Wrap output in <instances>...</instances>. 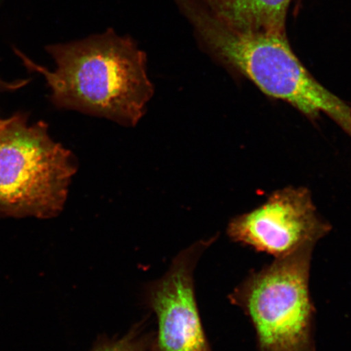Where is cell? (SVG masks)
I'll use <instances>...</instances> for the list:
<instances>
[{
  "mask_svg": "<svg viewBox=\"0 0 351 351\" xmlns=\"http://www.w3.org/2000/svg\"><path fill=\"white\" fill-rule=\"evenodd\" d=\"M46 51L56 64L52 71L14 48L25 67L45 80L54 107L126 127L143 119L155 88L147 56L133 39L110 29L81 40L52 44Z\"/></svg>",
  "mask_w": 351,
  "mask_h": 351,
  "instance_id": "1",
  "label": "cell"
},
{
  "mask_svg": "<svg viewBox=\"0 0 351 351\" xmlns=\"http://www.w3.org/2000/svg\"><path fill=\"white\" fill-rule=\"evenodd\" d=\"M197 38L219 64L282 100L311 120L326 115L351 138V106L320 84L298 58L287 36L241 33L223 24L196 0H177Z\"/></svg>",
  "mask_w": 351,
  "mask_h": 351,
  "instance_id": "2",
  "label": "cell"
},
{
  "mask_svg": "<svg viewBox=\"0 0 351 351\" xmlns=\"http://www.w3.org/2000/svg\"><path fill=\"white\" fill-rule=\"evenodd\" d=\"M73 153L29 112L0 117V217L51 219L62 213L77 172Z\"/></svg>",
  "mask_w": 351,
  "mask_h": 351,
  "instance_id": "3",
  "label": "cell"
},
{
  "mask_svg": "<svg viewBox=\"0 0 351 351\" xmlns=\"http://www.w3.org/2000/svg\"><path fill=\"white\" fill-rule=\"evenodd\" d=\"M315 245L252 271L228 295L251 322L258 351H317L309 287Z\"/></svg>",
  "mask_w": 351,
  "mask_h": 351,
  "instance_id": "4",
  "label": "cell"
},
{
  "mask_svg": "<svg viewBox=\"0 0 351 351\" xmlns=\"http://www.w3.org/2000/svg\"><path fill=\"white\" fill-rule=\"evenodd\" d=\"M218 237L195 241L183 249L161 278L145 285L143 304L157 319V351H213L197 307L195 271Z\"/></svg>",
  "mask_w": 351,
  "mask_h": 351,
  "instance_id": "5",
  "label": "cell"
},
{
  "mask_svg": "<svg viewBox=\"0 0 351 351\" xmlns=\"http://www.w3.org/2000/svg\"><path fill=\"white\" fill-rule=\"evenodd\" d=\"M331 230L330 223L318 214L308 189L291 186L274 191L260 207L232 218L227 235L234 243L276 258L302 245L317 244Z\"/></svg>",
  "mask_w": 351,
  "mask_h": 351,
  "instance_id": "6",
  "label": "cell"
},
{
  "mask_svg": "<svg viewBox=\"0 0 351 351\" xmlns=\"http://www.w3.org/2000/svg\"><path fill=\"white\" fill-rule=\"evenodd\" d=\"M210 14L241 33L287 36L291 0H196Z\"/></svg>",
  "mask_w": 351,
  "mask_h": 351,
  "instance_id": "7",
  "label": "cell"
},
{
  "mask_svg": "<svg viewBox=\"0 0 351 351\" xmlns=\"http://www.w3.org/2000/svg\"><path fill=\"white\" fill-rule=\"evenodd\" d=\"M148 322V318L140 320L121 337H99L90 351H157L156 331Z\"/></svg>",
  "mask_w": 351,
  "mask_h": 351,
  "instance_id": "8",
  "label": "cell"
},
{
  "mask_svg": "<svg viewBox=\"0 0 351 351\" xmlns=\"http://www.w3.org/2000/svg\"><path fill=\"white\" fill-rule=\"evenodd\" d=\"M32 82L30 78L14 79V80H8V79L0 77V97L8 94L15 93L29 84Z\"/></svg>",
  "mask_w": 351,
  "mask_h": 351,
  "instance_id": "9",
  "label": "cell"
}]
</instances>
